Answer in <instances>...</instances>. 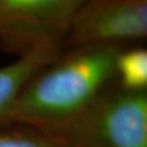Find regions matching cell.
I'll return each mask as SVG.
<instances>
[{"label": "cell", "mask_w": 147, "mask_h": 147, "mask_svg": "<svg viewBox=\"0 0 147 147\" xmlns=\"http://www.w3.org/2000/svg\"><path fill=\"white\" fill-rule=\"evenodd\" d=\"M85 0H0V48L22 57L42 46H57Z\"/></svg>", "instance_id": "3957f363"}, {"label": "cell", "mask_w": 147, "mask_h": 147, "mask_svg": "<svg viewBox=\"0 0 147 147\" xmlns=\"http://www.w3.org/2000/svg\"><path fill=\"white\" fill-rule=\"evenodd\" d=\"M147 36V0H85L71 23L62 50L96 44L126 42Z\"/></svg>", "instance_id": "277c9868"}, {"label": "cell", "mask_w": 147, "mask_h": 147, "mask_svg": "<svg viewBox=\"0 0 147 147\" xmlns=\"http://www.w3.org/2000/svg\"><path fill=\"white\" fill-rule=\"evenodd\" d=\"M61 53L62 49L57 46H42L0 68V122L32 76L56 60Z\"/></svg>", "instance_id": "5b68a950"}, {"label": "cell", "mask_w": 147, "mask_h": 147, "mask_svg": "<svg viewBox=\"0 0 147 147\" xmlns=\"http://www.w3.org/2000/svg\"><path fill=\"white\" fill-rule=\"evenodd\" d=\"M126 42H96L62 50L24 85L0 127L28 125L53 135L73 123L117 81Z\"/></svg>", "instance_id": "6da1fadb"}, {"label": "cell", "mask_w": 147, "mask_h": 147, "mask_svg": "<svg viewBox=\"0 0 147 147\" xmlns=\"http://www.w3.org/2000/svg\"><path fill=\"white\" fill-rule=\"evenodd\" d=\"M50 136L69 147H147V89H125L116 81L79 119Z\"/></svg>", "instance_id": "7a4b0ae2"}, {"label": "cell", "mask_w": 147, "mask_h": 147, "mask_svg": "<svg viewBox=\"0 0 147 147\" xmlns=\"http://www.w3.org/2000/svg\"><path fill=\"white\" fill-rule=\"evenodd\" d=\"M117 83L130 90L147 89V50L127 46L118 55L116 62Z\"/></svg>", "instance_id": "8992f818"}, {"label": "cell", "mask_w": 147, "mask_h": 147, "mask_svg": "<svg viewBox=\"0 0 147 147\" xmlns=\"http://www.w3.org/2000/svg\"><path fill=\"white\" fill-rule=\"evenodd\" d=\"M0 147H69L60 140L28 125L0 127Z\"/></svg>", "instance_id": "52a82bcc"}]
</instances>
